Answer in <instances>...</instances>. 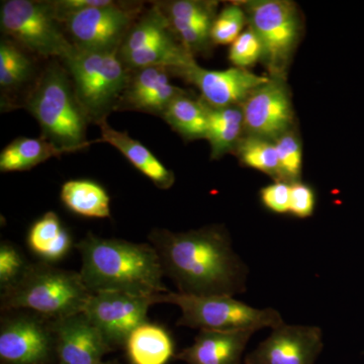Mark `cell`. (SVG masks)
I'll return each instance as SVG.
<instances>
[{
	"instance_id": "24",
	"label": "cell",
	"mask_w": 364,
	"mask_h": 364,
	"mask_svg": "<svg viewBox=\"0 0 364 364\" xmlns=\"http://www.w3.org/2000/svg\"><path fill=\"white\" fill-rule=\"evenodd\" d=\"M207 109L208 131L205 139L210 144L213 159H218L240 142L244 130L243 111L238 105L215 109L207 105Z\"/></svg>"
},
{
	"instance_id": "13",
	"label": "cell",
	"mask_w": 364,
	"mask_h": 364,
	"mask_svg": "<svg viewBox=\"0 0 364 364\" xmlns=\"http://www.w3.org/2000/svg\"><path fill=\"white\" fill-rule=\"evenodd\" d=\"M168 71L196 85L202 92L203 102L215 109L243 104L253 91L270 78L239 67L208 70L198 66L196 61Z\"/></svg>"
},
{
	"instance_id": "34",
	"label": "cell",
	"mask_w": 364,
	"mask_h": 364,
	"mask_svg": "<svg viewBox=\"0 0 364 364\" xmlns=\"http://www.w3.org/2000/svg\"><path fill=\"white\" fill-rule=\"evenodd\" d=\"M315 193L313 189L303 182L291 183L289 214L305 219L311 217L315 210Z\"/></svg>"
},
{
	"instance_id": "20",
	"label": "cell",
	"mask_w": 364,
	"mask_h": 364,
	"mask_svg": "<svg viewBox=\"0 0 364 364\" xmlns=\"http://www.w3.org/2000/svg\"><path fill=\"white\" fill-rule=\"evenodd\" d=\"M124 348L130 364H167L176 355L173 340L167 330L149 322L132 333Z\"/></svg>"
},
{
	"instance_id": "14",
	"label": "cell",
	"mask_w": 364,
	"mask_h": 364,
	"mask_svg": "<svg viewBox=\"0 0 364 364\" xmlns=\"http://www.w3.org/2000/svg\"><path fill=\"white\" fill-rule=\"evenodd\" d=\"M249 136L277 141L289 133L294 112L289 90L280 77H270L241 105Z\"/></svg>"
},
{
	"instance_id": "17",
	"label": "cell",
	"mask_w": 364,
	"mask_h": 364,
	"mask_svg": "<svg viewBox=\"0 0 364 364\" xmlns=\"http://www.w3.org/2000/svg\"><path fill=\"white\" fill-rule=\"evenodd\" d=\"M167 72L168 70L162 67L136 69L119 105L162 117L169 105L184 93L170 82Z\"/></svg>"
},
{
	"instance_id": "32",
	"label": "cell",
	"mask_w": 364,
	"mask_h": 364,
	"mask_svg": "<svg viewBox=\"0 0 364 364\" xmlns=\"http://www.w3.org/2000/svg\"><path fill=\"white\" fill-rule=\"evenodd\" d=\"M229 59L235 67L245 69L262 59V46L252 28L242 33L232 44Z\"/></svg>"
},
{
	"instance_id": "5",
	"label": "cell",
	"mask_w": 364,
	"mask_h": 364,
	"mask_svg": "<svg viewBox=\"0 0 364 364\" xmlns=\"http://www.w3.org/2000/svg\"><path fill=\"white\" fill-rule=\"evenodd\" d=\"M63 61L87 119L97 124L107 119L130 82L129 69L119 52H87L74 47Z\"/></svg>"
},
{
	"instance_id": "19",
	"label": "cell",
	"mask_w": 364,
	"mask_h": 364,
	"mask_svg": "<svg viewBox=\"0 0 364 364\" xmlns=\"http://www.w3.org/2000/svg\"><path fill=\"white\" fill-rule=\"evenodd\" d=\"M102 133V141L119 150L141 173L147 176L158 188L168 189L176 181L173 172L153 155L149 149L128 133L117 131L107 123V119L97 124Z\"/></svg>"
},
{
	"instance_id": "23",
	"label": "cell",
	"mask_w": 364,
	"mask_h": 364,
	"mask_svg": "<svg viewBox=\"0 0 364 364\" xmlns=\"http://www.w3.org/2000/svg\"><path fill=\"white\" fill-rule=\"evenodd\" d=\"M66 153L42 138H18L7 145L0 154L1 172L25 171L53 157Z\"/></svg>"
},
{
	"instance_id": "21",
	"label": "cell",
	"mask_w": 364,
	"mask_h": 364,
	"mask_svg": "<svg viewBox=\"0 0 364 364\" xmlns=\"http://www.w3.org/2000/svg\"><path fill=\"white\" fill-rule=\"evenodd\" d=\"M28 245L43 262L53 263L63 259L71 250L72 238L58 215L48 212L31 227Z\"/></svg>"
},
{
	"instance_id": "12",
	"label": "cell",
	"mask_w": 364,
	"mask_h": 364,
	"mask_svg": "<svg viewBox=\"0 0 364 364\" xmlns=\"http://www.w3.org/2000/svg\"><path fill=\"white\" fill-rule=\"evenodd\" d=\"M156 296L117 291L92 294L85 313L116 350L124 348L132 333L148 322L147 313L151 306L156 305Z\"/></svg>"
},
{
	"instance_id": "27",
	"label": "cell",
	"mask_w": 364,
	"mask_h": 364,
	"mask_svg": "<svg viewBox=\"0 0 364 364\" xmlns=\"http://www.w3.org/2000/svg\"><path fill=\"white\" fill-rule=\"evenodd\" d=\"M33 63L26 53L13 42L0 45V86L4 90L20 87L31 78Z\"/></svg>"
},
{
	"instance_id": "9",
	"label": "cell",
	"mask_w": 364,
	"mask_h": 364,
	"mask_svg": "<svg viewBox=\"0 0 364 364\" xmlns=\"http://www.w3.org/2000/svg\"><path fill=\"white\" fill-rule=\"evenodd\" d=\"M250 28L262 46V59L268 69L280 77L293 54L299 37L301 23L296 7L282 0L248 2Z\"/></svg>"
},
{
	"instance_id": "4",
	"label": "cell",
	"mask_w": 364,
	"mask_h": 364,
	"mask_svg": "<svg viewBox=\"0 0 364 364\" xmlns=\"http://www.w3.org/2000/svg\"><path fill=\"white\" fill-rule=\"evenodd\" d=\"M69 73L53 64L41 76L26 102L47 140L66 153L90 145L86 128L90 119L79 104Z\"/></svg>"
},
{
	"instance_id": "22",
	"label": "cell",
	"mask_w": 364,
	"mask_h": 364,
	"mask_svg": "<svg viewBox=\"0 0 364 364\" xmlns=\"http://www.w3.org/2000/svg\"><path fill=\"white\" fill-rule=\"evenodd\" d=\"M61 200L71 212L87 218L105 219L111 215V198L97 182L87 179L66 181Z\"/></svg>"
},
{
	"instance_id": "15",
	"label": "cell",
	"mask_w": 364,
	"mask_h": 364,
	"mask_svg": "<svg viewBox=\"0 0 364 364\" xmlns=\"http://www.w3.org/2000/svg\"><path fill=\"white\" fill-rule=\"evenodd\" d=\"M323 347L321 328L284 323L247 354L244 363L315 364Z\"/></svg>"
},
{
	"instance_id": "7",
	"label": "cell",
	"mask_w": 364,
	"mask_h": 364,
	"mask_svg": "<svg viewBox=\"0 0 364 364\" xmlns=\"http://www.w3.org/2000/svg\"><path fill=\"white\" fill-rule=\"evenodd\" d=\"M53 2L6 0L1 2L2 32L30 51L63 60L74 49L61 28Z\"/></svg>"
},
{
	"instance_id": "3",
	"label": "cell",
	"mask_w": 364,
	"mask_h": 364,
	"mask_svg": "<svg viewBox=\"0 0 364 364\" xmlns=\"http://www.w3.org/2000/svg\"><path fill=\"white\" fill-rule=\"evenodd\" d=\"M92 296L80 272L51 263H30L14 286L1 293V312L25 310L51 320L85 312Z\"/></svg>"
},
{
	"instance_id": "16",
	"label": "cell",
	"mask_w": 364,
	"mask_h": 364,
	"mask_svg": "<svg viewBox=\"0 0 364 364\" xmlns=\"http://www.w3.org/2000/svg\"><path fill=\"white\" fill-rule=\"evenodd\" d=\"M59 364H97L114 351L85 312L53 321Z\"/></svg>"
},
{
	"instance_id": "29",
	"label": "cell",
	"mask_w": 364,
	"mask_h": 364,
	"mask_svg": "<svg viewBox=\"0 0 364 364\" xmlns=\"http://www.w3.org/2000/svg\"><path fill=\"white\" fill-rule=\"evenodd\" d=\"M160 7L168 20L186 21L210 28L214 23V6L208 2L177 0Z\"/></svg>"
},
{
	"instance_id": "31",
	"label": "cell",
	"mask_w": 364,
	"mask_h": 364,
	"mask_svg": "<svg viewBox=\"0 0 364 364\" xmlns=\"http://www.w3.org/2000/svg\"><path fill=\"white\" fill-rule=\"evenodd\" d=\"M30 262L26 261L20 249L9 242H1L0 245V289L6 291L14 286L28 269Z\"/></svg>"
},
{
	"instance_id": "30",
	"label": "cell",
	"mask_w": 364,
	"mask_h": 364,
	"mask_svg": "<svg viewBox=\"0 0 364 364\" xmlns=\"http://www.w3.org/2000/svg\"><path fill=\"white\" fill-rule=\"evenodd\" d=\"M245 11L238 6L225 7L215 16L210 30V40L217 45L233 44L245 26Z\"/></svg>"
},
{
	"instance_id": "11",
	"label": "cell",
	"mask_w": 364,
	"mask_h": 364,
	"mask_svg": "<svg viewBox=\"0 0 364 364\" xmlns=\"http://www.w3.org/2000/svg\"><path fill=\"white\" fill-rule=\"evenodd\" d=\"M135 11L112 1L107 6L74 11L62 18L64 30L76 49L119 52L133 26Z\"/></svg>"
},
{
	"instance_id": "1",
	"label": "cell",
	"mask_w": 364,
	"mask_h": 364,
	"mask_svg": "<svg viewBox=\"0 0 364 364\" xmlns=\"http://www.w3.org/2000/svg\"><path fill=\"white\" fill-rule=\"evenodd\" d=\"M164 277L177 293L196 296H235L247 289L249 268L235 252L231 237L223 226L188 232L153 229L149 233Z\"/></svg>"
},
{
	"instance_id": "33",
	"label": "cell",
	"mask_w": 364,
	"mask_h": 364,
	"mask_svg": "<svg viewBox=\"0 0 364 364\" xmlns=\"http://www.w3.org/2000/svg\"><path fill=\"white\" fill-rule=\"evenodd\" d=\"M291 183L275 181L261 189L260 198L264 207L277 214H287L291 205Z\"/></svg>"
},
{
	"instance_id": "18",
	"label": "cell",
	"mask_w": 364,
	"mask_h": 364,
	"mask_svg": "<svg viewBox=\"0 0 364 364\" xmlns=\"http://www.w3.org/2000/svg\"><path fill=\"white\" fill-rule=\"evenodd\" d=\"M253 330L214 331L203 330L195 342L176 355L186 364H241Z\"/></svg>"
},
{
	"instance_id": "6",
	"label": "cell",
	"mask_w": 364,
	"mask_h": 364,
	"mask_svg": "<svg viewBox=\"0 0 364 364\" xmlns=\"http://www.w3.org/2000/svg\"><path fill=\"white\" fill-rule=\"evenodd\" d=\"M157 304H170L181 309L177 326L191 329L231 331L279 327L284 324L279 311L272 308L256 309L235 299L234 296H196L168 291L158 294Z\"/></svg>"
},
{
	"instance_id": "35",
	"label": "cell",
	"mask_w": 364,
	"mask_h": 364,
	"mask_svg": "<svg viewBox=\"0 0 364 364\" xmlns=\"http://www.w3.org/2000/svg\"><path fill=\"white\" fill-rule=\"evenodd\" d=\"M97 364H119V361L117 360H109V361H100V363H98Z\"/></svg>"
},
{
	"instance_id": "26",
	"label": "cell",
	"mask_w": 364,
	"mask_h": 364,
	"mask_svg": "<svg viewBox=\"0 0 364 364\" xmlns=\"http://www.w3.org/2000/svg\"><path fill=\"white\" fill-rule=\"evenodd\" d=\"M242 163L251 168L282 181L279 155L275 144L264 139L248 136L240 140L236 147Z\"/></svg>"
},
{
	"instance_id": "10",
	"label": "cell",
	"mask_w": 364,
	"mask_h": 364,
	"mask_svg": "<svg viewBox=\"0 0 364 364\" xmlns=\"http://www.w3.org/2000/svg\"><path fill=\"white\" fill-rule=\"evenodd\" d=\"M53 321L30 311H4L0 320L1 364L51 363L57 358Z\"/></svg>"
},
{
	"instance_id": "8",
	"label": "cell",
	"mask_w": 364,
	"mask_h": 364,
	"mask_svg": "<svg viewBox=\"0 0 364 364\" xmlns=\"http://www.w3.org/2000/svg\"><path fill=\"white\" fill-rule=\"evenodd\" d=\"M128 69L181 68L195 61L193 54L174 39V32L161 7L156 6L136 21L119 49Z\"/></svg>"
},
{
	"instance_id": "28",
	"label": "cell",
	"mask_w": 364,
	"mask_h": 364,
	"mask_svg": "<svg viewBox=\"0 0 364 364\" xmlns=\"http://www.w3.org/2000/svg\"><path fill=\"white\" fill-rule=\"evenodd\" d=\"M274 144L279 155L282 182L294 183L299 181L303 164V151L298 138L289 132L277 139Z\"/></svg>"
},
{
	"instance_id": "25",
	"label": "cell",
	"mask_w": 364,
	"mask_h": 364,
	"mask_svg": "<svg viewBox=\"0 0 364 364\" xmlns=\"http://www.w3.org/2000/svg\"><path fill=\"white\" fill-rule=\"evenodd\" d=\"M162 117L186 139L207 138L208 116L205 102H196L183 93L169 105Z\"/></svg>"
},
{
	"instance_id": "2",
	"label": "cell",
	"mask_w": 364,
	"mask_h": 364,
	"mask_svg": "<svg viewBox=\"0 0 364 364\" xmlns=\"http://www.w3.org/2000/svg\"><path fill=\"white\" fill-rule=\"evenodd\" d=\"M80 275L91 294L117 291L139 296L168 293L161 262L150 243L100 238L88 233L77 245Z\"/></svg>"
}]
</instances>
